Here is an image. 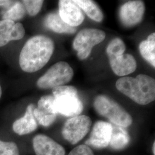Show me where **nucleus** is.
<instances>
[{
    "label": "nucleus",
    "instance_id": "1",
    "mask_svg": "<svg viewBox=\"0 0 155 155\" xmlns=\"http://www.w3.org/2000/svg\"><path fill=\"white\" fill-rule=\"evenodd\" d=\"M54 48L53 40L48 36L40 35L30 38L19 56V64L22 71L32 73L41 70L50 61Z\"/></svg>",
    "mask_w": 155,
    "mask_h": 155
},
{
    "label": "nucleus",
    "instance_id": "2",
    "mask_svg": "<svg viewBox=\"0 0 155 155\" xmlns=\"http://www.w3.org/2000/svg\"><path fill=\"white\" fill-rule=\"evenodd\" d=\"M116 86L119 91L139 105H146L155 101V81L149 75L123 77L117 80Z\"/></svg>",
    "mask_w": 155,
    "mask_h": 155
},
{
    "label": "nucleus",
    "instance_id": "3",
    "mask_svg": "<svg viewBox=\"0 0 155 155\" xmlns=\"http://www.w3.org/2000/svg\"><path fill=\"white\" fill-rule=\"evenodd\" d=\"M53 107L56 113L66 117L79 116L83 110L77 89L72 86H61L52 89Z\"/></svg>",
    "mask_w": 155,
    "mask_h": 155
},
{
    "label": "nucleus",
    "instance_id": "4",
    "mask_svg": "<svg viewBox=\"0 0 155 155\" xmlns=\"http://www.w3.org/2000/svg\"><path fill=\"white\" fill-rule=\"evenodd\" d=\"M94 109L101 116L108 119L114 125L125 128L133 123L132 116L115 101L101 95L94 101Z\"/></svg>",
    "mask_w": 155,
    "mask_h": 155
},
{
    "label": "nucleus",
    "instance_id": "5",
    "mask_svg": "<svg viewBox=\"0 0 155 155\" xmlns=\"http://www.w3.org/2000/svg\"><path fill=\"white\" fill-rule=\"evenodd\" d=\"M73 77L74 71L71 67L67 62L59 61L39 78L36 85L39 89H53L68 83Z\"/></svg>",
    "mask_w": 155,
    "mask_h": 155
},
{
    "label": "nucleus",
    "instance_id": "6",
    "mask_svg": "<svg viewBox=\"0 0 155 155\" xmlns=\"http://www.w3.org/2000/svg\"><path fill=\"white\" fill-rule=\"evenodd\" d=\"M105 37V32L98 29L86 28L79 31L73 41L78 58L82 61L89 58L92 48L103 41Z\"/></svg>",
    "mask_w": 155,
    "mask_h": 155
},
{
    "label": "nucleus",
    "instance_id": "7",
    "mask_svg": "<svg viewBox=\"0 0 155 155\" xmlns=\"http://www.w3.org/2000/svg\"><path fill=\"white\" fill-rule=\"evenodd\" d=\"M92 125L89 116L79 115L68 119L64 123L61 134L63 138L72 145H75L89 133Z\"/></svg>",
    "mask_w": 155,
    "mask_h": 155
},
{
    "label": "nucleus",
    "instance_id": "8",
    "mask_svg": "<svg viewBox=\"0 0 155 155\" xmlns=\"http://www.w3.org/2000/svg\"><path fill=\"white\" fill-rule=\"evenodd\" d=\"M145 13V5L142 1H130L123 4L119 11V16L123 25L130 27L141 22Z\"/></svg>",
    "mask_w": 155,
    "mask_h": 155
},
{
    "label": "nucleus",
    "instance_id": "9",
    "mask_svg": "<svg viewBox=\"0 0 155 155\" xmlns=\"http://www.w3.org/2000/svg\"><path fill=\"white\" fill-rule=\"evenodd\" d=\"M113 132V125L109 122L98 121L94 124L90 137L85 141V145L97 149L108 147Z\"/></svg>",
    "mask_w": 155,
    "mask_h": 155
},
{
    "label": "nucleus",
    "instance_id": "10",
    "mask_svg": "<svg viewBox=\"0 0 155 155\" xmlns=\"http://www.w3.org/2000/svg\"><path fill=\"white\" fill-rule=\"evenodd\" d=\"M54 100L52 95L43 96L38 101V107L33 110L34 117L43 127H48L55 121L58 114L53 107Z\"/></svg>",
    "mask_w": 155,
    "mask_h": 155
},
{
    "label": "nucleus",
    "instance_id": "11",
    "mask_svg": "<svg viewBox=\"0 0 155 155\" xmlns=\"http://www.w3.org/2000/svg\"><path fill=\"white\" fill-rule=\"evenodd\" d=\"M59 15L64 22L72 27L81 25L84 19L81 9L70 0L59 1Z\"/></svg>",
    "mask_w": 155,
    "mask_h": 155
},
{
    "label": "nucleus",
    "instance_id": "12",
    "mask_svg": "<svg viewBox=\"0 0 155 155\" xmlns=\"http://www.w3.org/2000/svg\"><path fill=\"white\" fill-rule=\"evenodd\" d=\"M33 148L36 155H65L63 147L49 136L39 134L33 137Z\"/></svg>",
    "mask_w": 155,
    "mask_h": 155
},
{
    "label": "nucleus",
    "instance_id": "13",
    "mask_svg": "<svg viewBox=\"0 0 155 155\" xmlns=\"http://www.w3.org/2000/svg\"><path fill=\"white\" fill-rule=\"evenodd\" d=\"M108 57L113 71L118 76L128 75L133 73L137 68L136 59L131 54H120Z\"/></svg>",
    "mask_w": 155,
    "mask_h": 155
},
{
    "label": "nucleus",
    "instance_id": "14",
    "mask_svg": "<svg viewBox=\"0 0 155 155\" xmlns=\"http://www.w3.org/2000/svg\"><path fill=\"white\" fill-rule=\"evenodd\" d=\"M35 108V105L32 104L29 105L24 116L13 122L12 128L15 133L23 136L32 133L38 129V122L33 116Z\"/></svg>",
    "mask_w": 155,
    "mask_h": 155
},
{
    "label": "nucleus",
    "instance_id": "15",
    "mask_svg": "<svg viewBox=\"0 0 155 155\" xmlns=\"http://www.w3.org/2000/svg\"><path fill=\"white\" fill-rule=\"evenodd\" d=\"M45 27L50 30L58 33H75L77 29L68 25L61 20L59 13H50L45 17Z\"/></svg>",
    "mask_w": 155,
    "mask_h": 155
},
{
    "label": "nucleus",
    "instance_id": "16",
    "mask_svg": "<svg viewBox=\"0 0 155 155\" xmlns=\"http://www.w3.org/2000/svg\"><path fill=\"white\" fill-rule=\"evenodd\" d=\"M130 136L123 127L113 125V132L109 146L116 150L125 149L130 143Z\"/></svg>",
    "mask_w": 155,
    "mask_h": 155
},
{
    "label": "nucleus",
    "instance_id": "17",
    "mask_svg": "<svg viewBox=\"0 0 155 155\" xmlns=\"http://www.w3.org/2000/svg\"><path fill=\"white\" fill-rule=\"evenodd\" d=\"M73 2L82 9L86 15L96 22H101L104 14L98 5L91 0H74Z\"/></svg>",
    "mask_w": 155,
    "mask_h": 155
},
{
    "label": "nucleus",
    "instance_id": "18",
    "mask_svg": "<svg viewBox=\"0 0 155 155\" xmlns=\"http://www.w3.org/2000/svg\"><path fill=\"white\" fill-rule=\"evenodd\" d=\"M139 50L146 61L155 67V33H152L139 45Z\"/></svg>",
    "mask_w": 155,
    "mask_h": 155
},
{
    "label": "nucleus",
    "instance_id": "19",
    "mask_svg": "<svg viewBox=\"0 0 155 155\" xmlns=\"http://www.w3.org/2000/svg\"><path fill=\"white\" fill-rule=\"evenodd\" d=\"M26 9L22 2L15 1L14 4L10 7L3 15V20H9L15 22L25 16Z\"/></svg>",
    "mask_w": 155,
    "mask_h": 155
},
{
    "label": "nucleus",
    "instance_id": "20",
    "mask_svg": "<svg viewBox=\"0 0 155 155\" xmlns=\"http://www.w3.org/2000/svg\"><path fill=\"white\" fill-rule=\"evenodd\" d=\"M15 23L9 20L0 21V47L11 41V36Z\"/></svg>",
    "mask_w": 155,
    "mask_h": 155
},
{
    "label": "nucleus",
    "instance_id": "21",
    "mask_svg": "<svg viewBox=\"0 0 155 155\" xmlns=\"http://www.w3.org/2000/svg\"><path fill=\"white\" fill-rule=\"evenodd\" d=\"M126 50V46L124 42L120 38H114L109 43L106 47V54L107 56L114 55L120 54H124Z\"/></svg>",
    "mask_w": 155,
    "mask_h": 155
},
{
    "label": "nucleus",
    "instance_id": "22",
    "mask_svg": "<svg viewBox=\"0 0 155 155\" xmlns=\"http://www.w3.org/2000/svg\"><path fill=\"white\" fill-rule=\"evenodd\" d=\"M22 4L31 16H35L41 9L44 1L41 0H24Z\"/></svg>",
    "mask_w": 155,
    "mask_h": 155
},
{
    "label": "nucleus",
    "instance_id": "23",
    "mask_svg": "<svg viewBox=\"0 0 155 155\" xmlns=\"http://www.w3.org/2000/svg\"><path fill=\"white\" fill-rule=\"evenodd\" d=\"M0 155H20L17 145L12 141L0 140Z\"/></svg>",
    "mask_w": 155,
    "mask_h": 155
},
{
    "label": "nucleus",
    "instance_id": "24",
    "mask_svg": "<svg viewBox=\"0 0 155 155\" xmlns=\"http://www.w3.org/2000/svg\"><path fill=\"white\" fill-rule=\"evenodd\" d=\"M25 33L24 27L21 23H16L12 33L11 41L18 40L23 38Z\"/></svg>",
    "mask_w": 155,
    "mask_h": 155
},
{
    "label": "nucleus",
    "instance_id": "25",
    "mask_svg": "<svg viewBox=\"0 0 155 155\" xmlns=\"http://www.w3.org/2000/svg\"><path fill=\"white\" fill-rule=\"evenodd\" d=\"M68 155H94L91 149L85 144L79 145L69 153Z\"/></svg>",
    "mask_w": 155,
    "mask_h": 155
},
{
    "label": "nucleus",
    "instance_id": "26",
    "mask_svg": "<svg viewBox=\"0 0 155 155\" xmlns=\"http://www.w3.org/2000/svg\"><path fill=\"white\" fill-rule=\"evenodd\" d=\"M15 1L9 0H0V6L8 8V9L14 4Z\"/></svg>",
    "mask_w": 155,
    "mask_h": 155
},
{
    "label": "nucleus",
    "instance_id": "27",
    "mask_svg": "<svg viewBox=\"0 0 155 155\" xmlns=\"http://www.w3.org/2000/svg\"><path fill=\"white\" fill-rule=\"evenodd\" d=\"M155 141L153 142V145H152V153H153V155H155Z\"/></svg>",
    "mask_w": 155,
    "mask_h": 155
},
{
    "label": "nucleus",
    "instance_id": "28",
    "mask_svg": "<svg viewBox=\"0 0 155 155\" xmlns=\"http://www.w3.org/2000/svg\"><path fill=\"white\" fill-rule=\"evenodd\" d=\"M1 95H2V88H1V86L0 84V98L1 97Z\"/></svg>",
    "mask_w": 155,
    "mask_h": 155
}]
</instances>
